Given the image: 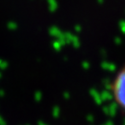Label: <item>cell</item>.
Masks as SVG:
<instances>
[{"mask_svg":"<svg viewBox=\"0 0 125 125\" xmlns=\"http://www.w3.org/2000/svg\"><path fill=\"white\" fill-rule=\"evenodd\" d=\"M109 91L117 107L125 113V65L117 70L113 76Z\"/></svg>","mask_w":125,"mask_h":125,"instance_id":"6da1fadb","label":"cell"}]
</instances>
